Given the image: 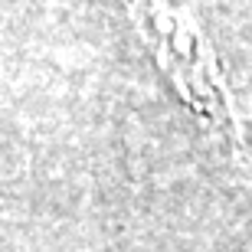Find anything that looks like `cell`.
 Wrapping results in <instances>:
<instances>
[{
  "instance_id": "cell-1",
  "label": "cell",
  "mask_w": 252,
  "mask_h": 252,
  "mask_svg": "<svg viewBox=\"0 0 252 252\" xmlns=\"http://www.w3.org/2000/svg\"><path fill=\"white\" fill-rule=\"evenodd\" d=\"M128 3H134L141 33L151 43L154 56L160 59V65L167 69V75L174 79V85L180 89L184 102L229 144V151L243 160V167L252 170V160L243 148V134H239V122L233 115L229 95H226L223 82L216 75L210 49L200 39V30L190 23L187 13L170 10L164 0H128Z\"/></svg>"
}]
</instances>
